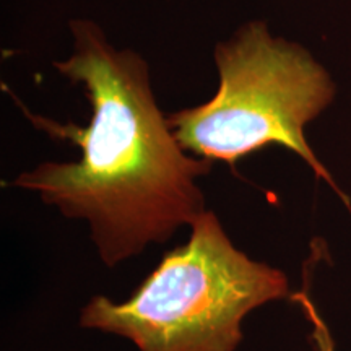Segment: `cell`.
I'll return each mask as SVG.
<instances>
[{"instance_id":"obj_1","label":"cell","mask_w":351,"mask_h":351,"mask_svg":"<svg viewBox=\"0 0 351 351\" xmlns=\"http://www.w3.org/2000/svg\"><path fill=\"white\" fill-rule=\"evenodd\" d=\"M69 29L72 52L52 65L83 88L91 106L88 125L59 124L16 103L38 129L80 147L82 158L43 163L13 184L67 218L90 223L101 258L114 267L205 212L197 179L210 173L212 161L176 140L158 106L150 64L137 51L114 46L93 20L75 19Z\"/></svg>"},{"instance_id":"obj_2","label":"cell","mask_w":351,"mask_h":351,"mask_svg":"<svg viewBox=\"0 0 351 351\" xmlns=\"http://www.w3.org/2000/svg\"><path fill=\"white\" fill-rule=\"evenodd\" d=\"M287 296L283 271L236 249L217 215L205 210L187 243L166 254L134 296H96L80 322L129 339L140 351H234L245 315Z\"/></svg>"},{"instance_id":"obj_3","label":"cell","mask_w":351,"mask_h":351,"mask_svg":"<svg viewBox=\"0 0 351 351\" xmlns=\"http://www.w3.org/2000/svg\"><path fill=\"white\" fill-rule=\"evenodd\" d=\"M219 85L205 103L168 116L179 145L191 155L236 165L270 145L302 158L339 194L311 150L306 125L335 98V83L300 44L276 38L262 20L245 21L213 51ZM343 200L348 204L346 197Z\"/></svg>"},{"instance_id":"obj_4","label":"cell","mask_w":351,"mask_h":351,"mask_svg":"<svg viewBox=\"0 0 351 351\" xmlns=\"http://www.w3.org/2000/svg\"><path fill=\"white\" fill-rule=\"evenodd\" d=\"M293 301L300 304L302 313H304L306 317L309 319V322L313 324V341L315 351H335V345H333L330 330H328L324 319L320 317V314L317 313V309H315L311 298L307 296V293H295V295H293Z\"/></svg>"}]
</instances>
